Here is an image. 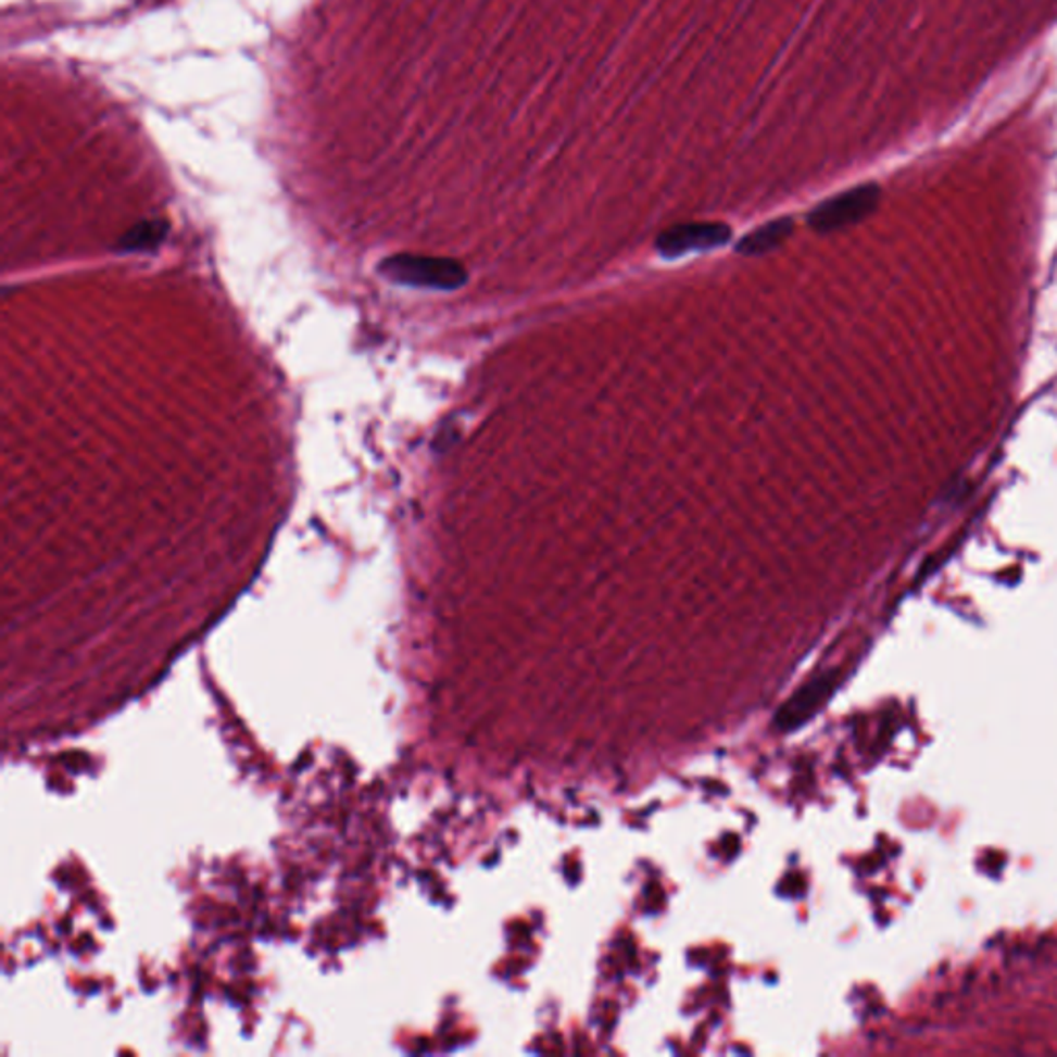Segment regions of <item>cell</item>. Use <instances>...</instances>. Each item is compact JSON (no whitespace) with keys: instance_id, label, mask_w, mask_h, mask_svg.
I'll use <instances>...</instances> for the list:
<instances>
[{"instance_id":"cell-4","label":"cell","mask_w":1057,"mask_h":1057,"mask_svg":"<svg viewBox=\"0 0 1057 1057\" xmlns=\"http://www.w3.org/2000/svg\"><path fill=\"white\" fill-rule=\"evenodd\" d=\"M793 229H795L793 217H777V219L767 222L760 228H756L754 231L746 234L735 244V250L742 256H760V254H767L770 250L779 249L781 244H785L789 238H791Z\"/></svg>"},{"instance_id":"cell-3","label":"cell","mask_w":1057,"mask_h":1057,"mask_svg":"<svg viewBox=\"0 0 1057 1057\" xmlns=\"http://www.w3.org/2000/svg\"><path fill=\"white\" fill-rule=\"evenodd\" d=\"M729 240L731 228L723 222H690L664 229L655 240V250L664 259H678L688 252L726 247Z\"/></svg>"},{"instance_id":"cell-5","label":"cell","mask_w":1057,"mask_h":1057,"mask_svg":"<svg viewBox=\"0 0 1057 1057\" xmlns=\"http://www.w3.org/2000/svg\"><path fill=\"white\" fill-rule=\"evenodd\" d=\"M167 222L164 219H149L139 226L128 229L118 242V250L123 252H147L160 247L167 236Z\"/></svg>"},{"instance_id":"cell-2","label":"cell","mask_w":1057,"mask_h":1057,"mask_svg":"<svg viewBox=\"0 0 1057 1057\" xmlns=\"http://www.w3.org/2000/svg\"><path fill=\"white\" fill-rule=\"evenodd\" d=\"M880 199H882V190L876 183L859 185L818 203L809 211L806 219L809 228L818 234L850 228L870 217L880 205Z\"/></svg>"},{"instance_id":"cell-1","label":"cell","mask_w":1057,"mask_h":1057,"mask_svg":"<svg viewBox=\"0 0 1057 1057\" xmlns=\"http://www.w3.org/2000/svg\"><path fill=\"white\" fill-rule=\"evenodd\" d=\"M378 273L393 284L426 290L455 291L469 279L467 269L453 259L424 254H393L378 265Z\"/></svg>"}]
</instances>
